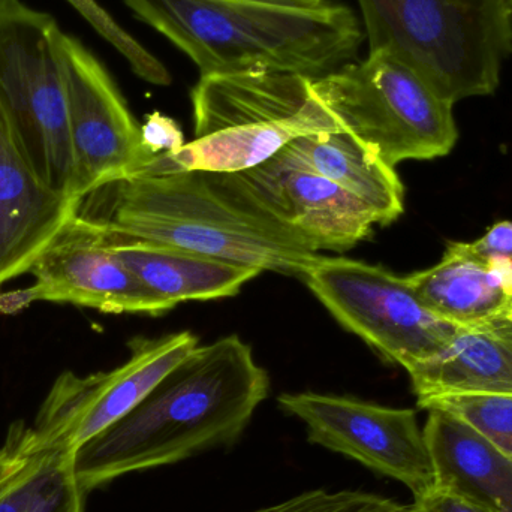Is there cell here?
Listing matches in <instances>:
<instances>
[{
  "instance_id": "cell-18",
  "label": "cell",
  "mask_w": 512,
  "mask_h": 512,
  "mask_svg": "<svg viewBox=\"0 0 512 512\" xmlns=\"http://www.w3.org/2000/svg\"><path fill=\"white\" fill-rule=\"evenodd\" d=\"M406 279L430 310L460 327L512 312V261L481 258L468 242L450 243L438 264Z\"/></svg>"
},
{
  "instance_id": "cell-4",
  "label": "cell",
  "mask_w": 512,
  "mask_h": 512,
  "mask_svg": "<svg viewBox=\"0 0 512 512\" xmlns=\"http://www.w3.org/2000/svg\"><path fill=\"white\" fill-rule=\"evenodd\" d=\"M191 101L194 140L156 156L153 173H243L297 138L343 131L316 96L312 78L292 72L201 75Z\"/></svg>"
},
{
  "instance_id": "cell-1",
  "label": "cell",
  "mask_w": 512,
  "mask_h": 512,
  "mask_svg": "<svg viewBox=\"0 0 512 512\" xmlns=\"http://www.w3.org/2000/svg\"><path fill=\"white\" fill-rule=\"evenodd\" d=\"M78 216L120 236L297 279L319 256L242 173L135 174L81 198Z\"/></svg>"
},
{
  "instance_id": "cell-7",
  "label": "cell",
  "mask_w": 512,
  "mask_h": 512,
  "mask_svg": "<svg viewBox=\"0 0 512 512\" xmlns=\"http://www.w3.org/2000/svg\"><path fill=\"white\" fill-rule=\"evenodd\" d=\"M60 32L48 12L0 0V111L35 173L77 198Z\"/></svg>"
},
{
  "instance_id": "cell-22",
  "label": "cell",
  "mask_w": 512,
  "mask_h": 512,
  "mask_svg": "<svg viewBox=\"0 0 512 512\" xmlns=\"http://www.w3.org/2000/svg\"><path fill=\"white\" fill-rule=\"evenodd\" d=\"M108 44L113 45L132 71L147 83L168 86L171 75L161 60L156 59L134 36L129 35L96 0H66Z\"/></svg>"
},
{
  "instance_id": "cell-26",
  "label": "cell",
  "mask_w": 512,
  "mask_h": 512,
  "mask_svg": "<svg viewBox=\"0 0 512 512\" xmlns=\"http://www.w3.org/2000/svg\"><path fill=\"white\" fill-rule=\"evenodd\" d=\"M468 243L471 251L481 258L512 261V222H498L483 237Z\"/></svg>"
},
{
  "instance_id": "cell-21",
  "label": "cell",
  "mask_w": 512,
  "mask_h": 512,
  "mask_svg": "<svg viewBox=\"0 0 512 512\" xmlns=\"http://www.w3.org/2000/svg\"><path fill=\"white\" fill-rule=\"evenodd\" d=\"M418 406L454 415L512 459V397L453 394L423 400Z\"/></svg>"
},
{
  "instance_id": "cell-20",
  "label": "cell",
  "mask_w": 512,
  "mask_h": 512,
  "mask_svg": "<svg viewBox=\"0 0 512 512\" xmlns=\"http://www.w3.org/2000/svg\"><path fill=\"white\" fill-rule=\"evenodd\" d=\"M87 493L72 471V454L44 451L0 493V512H84Z\"/></svg>"
},
{
  "instance_id": "cell-16",
  "label": "cell",
  "mask_w": 512,
  "mask_h": 512,
  "mask_svg": "<svg viewBox=\"0 0 512 512\" xmlns=\"http://www.w3.org/2000/svg\"><path fill=\"white\" fill-rule=\"evenodd\" d=\"M423 430L436 490L493 512H512L511 457L439 409H430Z\"/></svg>"
},
{
  "instance_id": "cell-15",
  "label": "cell",
  "mask_w": 512,
  "mask_h": 512,
  "mask_svg": "<svg viewBox=\"0 0 512 512\" xmlns=\"http://www.w3.org/2000/svg\"><path fill=\"white\" fill-rule=\"evenodd\" d=\"M409 376L418 402L453 394L512 397V312L460 328Z\"/></svg>"
},
{
  "instance_id": "cell-17",
  "label": "cell",
  "mask_w": 512,
  "mask_h": 512,
  "mask_svg": "<svg viewBox=\"0 0 512 512\" xmlns=\"http://www.w3.org/2000/svg\"><path fill=\"white\" fill-rule=\"evenodd\" d=\"M107 231L116 254L167 310L185 301L234 297L262 273L258 268Z\"/></svg>"
},
{
  "instance_id": "cell-13",
  "label": "cell",
  "mask_w": 512,
  "mask_h": 512,
  "mask_svg": "<svg viewBox=\"0 0 512 512\" xmlns=\"http://www.w3.org/2000/svg\"><path fill=\"white\" fill-rule=\"evenodd\" d=\"M242 174L319 254L351 251L369 239L376 225L357 198L298 164L283 150Z\"/></svg>"
},
{
  "instance_id": "cell-6",
  "label": "cell",
  "mask_w": 512,
  "mask_h": 512,
  "mask_svg": "<svg viewBox=\"0 0 512 512\" xmlns=\"http://www.w3.org/2000/svg\"><path fill=\"white\" fill-rule=\"evenodd\" d=\"M312 86L343 131L391 167L442 158L459 140L454 105L387 51L312 78Z\"/></svg>"
},
{
  "instance_id": "cell-19",
  "label": "cell",
  "mask_w": 512,
  "mask_h": 512,
  "mask_svg": "<svg viewBox=\"0 0 512 512\" xmlns=\"http://www.w3.org/2000/svg\"><path fill=\"white\" fill-rule=\"evenodd\" d=\"M283 152L357 198L376 225L387 227L405 212V188L396 168L348 132L297 138Z\"/></svg>"
},
{
  "instance_id": "cell-8",
  "label": "cell",
  "mask_w": 512,
  "mask_h": 512,
  "mask_svg": "<svg viewBox=\"0 0 512 512\" xmlns=\"http://www.w3.org/2000/svg\"><path fill=\"white\" fill-rule=\"evenodd\" d=\"M300 280L345 330L408 373L462 328L430 310L406 276L369 262L319 254Z\"/></svg>"
},
{
  "instance_id": "cell-10",
  "label": "cell",
  "mask_w": 512,
  "mask_h": 512,
  "mask_svg": "<svg viewBox=\"0 0 512 512\" xmlns=\"http://www.w3.org/2000/svg\"><path fill=\"white\" fill-rule=\"evenodd\" d=\"M277 405L306 426L310 444L399 481L414 498L435 489L432 457L412 409L310 391L280 394Z\"/></svg>"
},
{
  "instance_id": "cell-14",
  "label": "cell",
  "mask_w": 512,
  "mask_h": 512,
  "mask_svg": "<svg viewBox=\"0 0 512 512\" xmlns=\"http://www.w3.org/2000/svg\"><path fill=\"white\" fill-rule=\"evenodd\" d=\"M80 201L35 173L0 111V286L30 273Z\"/></svg>"
},
{
  "instance_id": "cell-28",
  "label": "cell",
  "mask_w": 512,
  "mask_h": 512,
  "mask_svg": "<svg viewBox=\"0 0 512 512\" xmlns=\"http://www.w3.org/2000/svg\"><path fill=\"white\" fill-rule=\"evenodd\" d=\"M254 2L271 3V5L292 6V8H318L327 0H254Z\"/></svg>"
},
{
  "instance_id": "cell-9",
  "label": "cell",
  "mask_w": 512,
  "mask_h": 512,
  "mask_svg": "<svg viewBox=\"0 0 512 512\" xmlns=\"http://www.w3.org/2000/svg\"><path fill=\"white\" fill-rule=\"evenodd\" d=\"M128 360L110 372H63L39 408L32 430L35 453L78 448L131 412L200 340L192 331L129 342Z\"/></svg>"
},
{
  "instance_id": "cell-25",
  "label": "cell",
  "mask_w": 512,
  "mask_h": 512,
  "mask_svg": "<svg viewBox=\"0 0 512 512\" xmlns=\"http://www.w3.org/2000/svg\"><path fill=\"white\" fill-rule=\"evenodd\" d=\"M141 134L147 149L155 156L177 152L186 144L177 123L161 113L147 117L146 123L141 126Z\"/></svg>"
},
{
  "instance_id": "cell-5",
  "label": "cell",
  "mask_w": 512,
  "mask_h": 512,
  "mask_svg": "<svg viewBox=\"0 0 512 512\" xmlns=\"http://www.w3.org/2000/svg\"><path fill=\"white\" fill-rule=\"evenodd\" d=\"M369 53L387 51L442 98L490 96L512 56V0H357Z\"/></svg>"
},
{
  "instance_id": "cell-12",
  "label": "cell",
  "mask_w": 512,
  "mask_h": 512,
  "mask_svg": "<svg viewBox=\"0 0 512 512\" xmlns=\"http://www.w3.org/2000/svg\"><path fill=\"white\" fill-rule=\"evenodd\" d=\"M30 274L29 288L0 295V312H20L35 301L74 304L99 312L161 316L156 300L114 251L102 225L75 216L45 249Z\"/></svg>"
},
{
  "instance_id": "cell-23",
  "label": "cell",
  "mask_w": 512,
  "mask_h": 512,
  "mask_svg": "<svg viewBox=\"0 0 512 512\" xmlns=\"http://www.w3.org/2000/svg\"><path fill=\"white\" fill-rule=\"evenodd\" d=\"M248 512H418L414 502L400 504L393 499L358 490H310L270 507Z\"/></svg>"
},
{
  "instance_id": "cell-2",
  "label": "cell",
  "mask_w": 512,
  "mask_h": 512,
  "mask_svg": "<svg viewBox=\"0 0 512 512\" xmlns=\"http://www.w3.org/2000/svg\"><path fill=\"white\" fill-rule=\"evenodd\" d=\"M268 393L267 370L237 334L200 345L131 412L75 451V480L90 493L132 472L233 447Z\"/></svg>"
},
{
  "instance_id": "cell-11",
  "label": "cell",
  "mask_w": 512,
  "mask_h": 512,
  "mask_svg": "<svg viewBox=\"0 0 512 512\" xmlns=\"http://www.w3.org/2000/svg\"><path fill=\"white\" fill-rule=\"evenodd\" d=\"M57 48L74 152V194L81 200L107 183L141 173L156 156L104 63L69 33L60 32Z\"/></svg>"
},
{
  "instance_id": "cell-3",
  "label": "cell",
  "mask_w": 512,
  "mask_h": 512,
  "mask_svg": "<svg viewBox=\"0 0 512 512\" xmlns=\"http://www.w3.org/2000/svg\"><path fill=\"white\" fill-rule=\"evenodd\" d=\"M201 75L280 71L318 78L352 62L364 41L351 8H292L254 0H123Z\"/></svg>"
},
{
  "instance_id": "cell-24",
  "label": "cell",
  "mask_w": 512,
  "mask_h": 512,
  "mask_svg": "<svg viewBox=\"0 0 512 512\" xmlns=\"http://www.w3.org/2000/svg\"><path fill=\"white\" fill-rule=\"evenodd\" d=\"M32 432L24 421L9 427L5 444L0 448V490L12 483L35 456Z\"/></svg>"
},
{
  "instance_id": "cell-27",
  "label": "cell",
  "mask_w": 512,
  "mask_h": 512,
  "mask_svg": "<svg viewBox=\"0 0 512 512\" xmlns=\"http://www.w3.org/2000/svg\"><path fill=\"white\" fill-rule=\"evenodd\" d=\"M418 512H493L466 499L433 489L426 495L414 498Z\"/></svg>"
}]
</instances>
